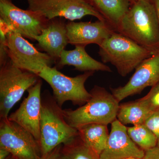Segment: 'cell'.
<instances>
[{"label":"cell","instance_id":"obj_33","mask_svg":"<svg viewBox=\"0 0 159 159\" xmlns=\"http://www.w3.org/2000/svg\"></svg>","mask_w":159,"mask_h":159},{"label":"cell","instance_id":"obj_13","mask_svg":"<svg viewBox=\"0 0 159 159\" xmlns=\"http://www.w3.org/2000/svg\"><path fill=\"white\" fill-rule=\"evenodd\" d=\"M145 151L130 139L127 127L117 119L111 123V132L100 159H143Z\"/></svg>","mask_w":159,"mask_h":159},{"label":"cell","instance_id":"obj_14","mask_svg":"<svg viewBox=\"0 0 159 159\" xmlns=\"http://www.w3.org/2000/svg\"><path fill=\"white\" fill-rule=\"evenodd\" d=\"M69 43L86 47L90 44L100 45L116 31L107 21H71L66 25Z\"/></svg>","mask_w":159,"mask_h":159},{"label":"cell","instance_id":"obj_9","mask_svg":"<svg viewBox=\"0 0 159 159\" xmlns=\"http://www.w3.org/2000/svg\"><path fill=\"white\" fill-rule=\"evenodd\" d=\"M9 59L15 66L37 75L55 60L47 53L39 52L20 34L8 31L6 34Z\"/></svg>","mask_w":159,"mask_h":159},{"label":"cell","instance_id":"obj_31","mask_svg":"<svg viewBox=\"0 0 159 159\" xmlns=\"http://www.w3.org/2000/svg\"><path fill=\"white\" fill-rule=\"evenodd\" d=\"M125 159H142L137 158L130 157V158H128Z\"/></svg>","mask_w":159,"mask_h":159},{"label":"cell","instance_id":"obj_18","mask_svg":"<svg viewBox=\"0 0 159 159\" xmlns=\"http://www.w3.org/2000/svg\"><path fill=\"white\" fill-rule=\"evenodd\" d=\"M77 129L83 142L100 155L105 148L109 135L107 125L92 123L81 125Z\"/></svg>","mask_w":159,"mask_h":159},{"label":"cell","instance_id":"obj_25","mask_svg":"<svg viewBox=\"0 0 159 159\" xmlns=\"http://www.w3.org/2000/svg\"><path fill=\"white\" fill-rule=\"evenodd\" d=\"M143 159H159V147L157 146L145 151Z\"/></svg>","mask_w":159,"mask_h":159},{"label":"cell","instance_id":"obj_3","mask_svg":"<svg viewBox=\"0 0 159 159\" xmlns=\"http://www.w3.org/2000/svg\"><path fill=\"white\" fill-rule=\"evenodd\" d=\"M90 93V98L83 105L63 110L66 121L74 128L92 123L108 125L117 119L119 102L112 94L97 85Z\"/></svg>","mask_w":159,"mask_h":159},{"label":"cell","instance_id":"obj_7","mask_svg":"<svg viewBox=\"0 0 159 159\" xmlns=\"http://www.w3.org/2000/svg\"><path fill=\"white\" fill-rule=\"evenodd\" d=\"M49 20L38 12L18 8L11 0H0V22L7 30L13 31L24 38L34 40L41 33Z\"/></svg>","mask_w":159,"mask_h":159},{"label":"cell","instance_id":"obj_30","mask_svg":"<svg viewBox=\"0 0 159 159\" xmlns=\"http://www.w3.org/2000/svg\"><path fill=\"white\" fill-rule=\"evenodd\" d=\"M137 1V0H130V2L131 4V5H132V4H134V3H135Z\"/></svg>","mask_w":159,"mask_h":159},{"label":"cell","instance_id":"obj_24","mask_svg":"<svg viewBox=\"0 0 159 159\" xmlns=\"http://www.w3.org/2000/svg\"><path fill=\"white\" fill-rule=\"evenodd\" d=\"M0 66L6 63L9 60L6 39V32L0 27Z\"/></svg>","mask_w":159,"mask_h":159},{"label":"cell","instance_id":"obj_17","mask_svg":"<svg viewBox=\"0 0 159 159\" xmlns=\"http://www.w3.org/2000/svg\"><path fill=\"white\" fill-rule=\"evenodd\" d=\"M90 2L116 31L131 5L130 0H91Z\"/></svg>","mask_w":159,"mask_h":159},{"label":"cell","instance_id":"obj_28","mask_svg":"<svg viewBox=\"0 0 159 159\" xmlns=\"http://www.w3.org/2000/svg\"><path fill=\"white\" fill-rule=\"evenodd\" d=\"M155 9L156 12L159 23V0H151Z\"/></svg>","mask_w":159,"mask_h":159},{"label":"cell","instance_id":"obj_27","mask_svg":"<svg viewBox=\"0 0 159 159\" xmlns=\"http://www.w3.org/2000/svg\"><path fill=\"white\" fill-rule=\"evenodd\" d=\"M11 153L8 150L0 148V159H5Z\"/></svg>","mask_w":159,"mask_h":159},{"label":"cell","instance_id":"obj_11","mask_svg":"<svg viewBox=\"0 0 159 159\" xmlns=\"http://www.w3.org/2000/svg\"><path fill=\"white\" fill-rule=\"evenodd\" d=\"M135 70L125 85L111 88V93L119 102L127 97L141 93L146 88L152 87L159 82V54L145 59Z\"/></svg>","mask_w":159,"mask_h":159},{"label":"cell","instance_id":"obj_6","mask_svg":"<svg viewBox=\"0 0 159 159\" xmlns=\"http://www.w3.org/2000/svg\"><path fill=\"white\" fill-rule=\"evenodd\" d=\"M39 77L15 66L9 59L0 66V119L8 118L11 109L38 82Z\"/></svg>","mask_w":159,"mask_h":159},{"label":"cell","instance_id":"obj_22","mask_svg":"<svg viewBox=\"0 0 159 159\" xmlns=\"http://www.w3.org/2000/svg\"><path fill=\"white\" fill-rule=\"evenodd\" d=\"M140 99L152 112L159 110V82L151 87L149 93Z\"/></svg>","mask_w":159,"mask_h":159},{"label":"cell","instance_id":"obj_26","mask_svg":"<svg viewBox=\"0 0 159 159\" xmlns=\"http://www.w3.org/2000/svg\"><path fill=\"white\" fill-rule=\"evenodd\" d=\"M61 145L57 146L51 152L45 156L42 157L41 159H62L60 154V148Z\"/></svg>","mask_w":159,"mask_h":159},{"label":"cell","instance_id":"obj_23","mask_svg":"<svg viewBox=\"0 0 159 159\" xmlns=\"http://www.w3.org/2000/svg\"><path fill=\"white\" fill-rule=\"evenodd\" d=\"M144 124L155 135L159 147V110L153 112Z\"/></svg>","mask_w":159,"mask_h":159},{"label":"cell","instance_id":"obj_29","mask_svg":"<svg viewBox=\"0 0 159 159\" xmlns=\"http://www.w3.org/2000/svg\"><path fill=\"white\" fill-rule=\"evenodd\" d=\"M5 159H15V158L14 157H13L11 154L9 155V156L7 157H6V158H5Z\"/></svg>","mask_w":159,"mask_h":159},{"label":"cell","instance_id":"obj_10","mask_svg":"<svg viewBox=\"0 0 159 159\" xmlns=\"http://www.w3.org/2000/svg\"><path fill=\"white\" fill-rule=\"evenodd\" d=\"M0 120V148L15 159H41L39 142L33 135L8 118Z\"/></svg>","mask_w":159,"mask_h":159},{"label":"cell","instance_id":"obj_19","mask_svg":"<svg viewBox=\"0 0 159 159\" xmlns=\"http://www.w3.org/2000/svg\"><path fill=\"white\" fill-rule=\"evenodd\" d=\"M152 113L139 99L119 104L117 119L124 125H140L144 124Z\"/></svg>","mask_w":159,"mask_h":159},{"label":"cell","instance_id":"obj_8","mask_svg":"<svg viewBox=\"0 0 159 159\" xmlns=\"http://www.w3.org/2000/svg\"><path fill=\"white\" fill-rule=\"evenodd\" d=\"M29 9L42 15L49 20L57 17L71 21L92 16L100 20L107 21L87 0H27Z\"/></svg>","mask_w":159,"mask_h":159},{"label":"cell","instance_id":"obj_4","mask_svg":"<svg viewBox=\"0 0 159 159\" xmlns=\"http://www.w3.org/2000/svg\"><path fill=\"white\" fill-rule=\"evenodd\" d=\"M99 54L103 63H110L125 77L152 54L119 32L115 31L99 46Z\"/></svg>","mask_w":159,"mask_h":159},{"label":"cell","instance_id":"obj_5","mask_svg":"<svg viewBox=\"0 0 159 159\" xmlns=\"http://www.w3.org/2000/svg\"><path fill=\"white\" fill-rule=\"evenodd\" d=\"M94 73V71H89L75 77H70L60 72L56 67L46 66L37 76L51 87L54 99L61 107L68 101L80 107L90 98V93L87 90L84 84Z\"/></svg>","mask_w":159,"mask_h":159},{"label":"cell","instance_id":"obj_21","mask_svg":"<svg viewBox=\"0 0 159 159\" xmlns=\"http://www.w3.org/2000/svg\"><path fill=\"white\" fill-rule=\"evenodd\" d=\"M127 132L132 140L145 151L157 145L156 136L145 124L127 127Z\"/></svg>","mask_w":159,"mask_h":159},{"label":"cell","instance_id":"obj_32","mask_svg":"<svg viewBox=\"0 0 159 159\" xmlns=\"http://www.w3.org/2000/svg\"><path fill=\"white\" fill-rule=\"evenodd\" d=\"M87 1H89V2L91 3V2H90L91 0H87Z\"/></svg>","mask_w":159,"mask_h":159},{"label":"cell","instance_id":"obj_16","mask_svg":"<svg viewBox=\"0 0 159 159\" xmlns=\"http://www.w3.org/2000/svg\"><path fill=\"white\" fill-rule=\"evenodd\" d=\"M75 47L74 50L63 51L58 62L59 67H63L66 65L72 66L74 67L76 70L84 73L89 71L112 72L108 66L91 57L86 51L85 47Z\"/></svg>","mask_w":159,"mask_h":159},{"label":"cell","instance_id":"obj_12","mask_svg":"<svg viewBox=\"0 0 159 159\" xmlns=\"http://www.w3.org/2000/svg\"><path fill=\"white\" fill-rule=\"evenodd\" d=\"M41 81L28 89L25 98L16 111L9 115L8 119L17 123L33 135L39 142L40 139V119L42 107Z\"/></svg>","mask_w":159,"mask_h":159},{"label":"cell","instance_id":"obj_2","mask_svg":"<svg viewBox=\"0 0 159 159\" xmlns=\"http://www.w3.org/2000/svg\"><path fill=\"white\" fill-rule=\"evenodd\" d=\"M61 108L54 96L48 93L43 94L39 142L42 157L78 135L77 129L66 121Z\"/></svg>","mask_w":159,"mask_h":159},{"label":"cell","instance_id":"obj_1","mask_svg":"<svg viewBox=\"0 0 159 159\" xmlns=\"http://www.w3.org/2000/svg\"><path fill=\"white\" fill-rule=\"evenodd\" d=\"M122 19L117 32L152 54H159V23L151 0H137Z\"/></svg>","mask_w":159,"mask_h":159},{"label":"cell","instance_id":"obj_15","mask_svg":"<svg viewBox=\"0 0 159 159\" xmlns=\"http://www.w3.org/2000/svg\"><path fill=\"white\" fill-rule=\"evenodd\" d=\"M66 25L58 20H51L41 33L34 38L40 48L55 60L59 59L69 43Z\"/></svg>","mask_w":159,"mask_h":159},{"label":"cell","instance_id":"obj_20","mask_svg":"<svg viewBox=\"0 0 159 159\" xmlns=\"http://www.w3.org/2000/svg\"><path fill=\"white\" fill-rule=\"evenodd\" d=\"M62 159H100V155L84 143L79 135L61 146Z\"/></svg>","mask_w":159,"mask_h":159}]
</instances>
